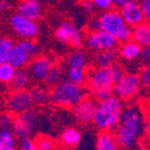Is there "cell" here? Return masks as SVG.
Wrapping results in <instances>:
<instances>
[{"mask_svg": "<svg viewBox=\"0 0 150 150\" xmlns=\"http://www.w3.org/2000/svg\"><path fill=\"white\" fill-rule=\"evenodd\" d=\"M5 1H10V0H5Z\"/></svg>", "mask_w": 150, "mask_h": 150, "instance_id": "cell-43", "label": "cell"}, {"mask_svg": "<svg viewBox=\"0 0 150 150\" xmlns=\"http://www.w3.org/2000/svg\"><path fill=\"white\" fill-rule=\"evenodd\" d=\"M144 127H145V132L150 137V118L145 120V125H144Z\"/></svg>", "mask_w": 150, "mask_h": 150, "instance_id": "cell-40", "label": "cell"}, {"mask_svg": "<svg viewBox=\"0 0 150 150\" xmlns=\"http://www.w3.org/2000/svg\"><path fill=\"white\" fill-rule=\"evenodd\" d=\"M54 36L59 42L69 45L74 48H80L83 44V35L79 28L70 21H62L54 32Z\"/></svg>", "mask_w": 150, "mask_h": 150, "instance_id": "cell-9", "label": "cell"}, {"mask_svg": "<svg viewBox=\"0 0 150 150\" xmlns=\"http://www.w3.org/2000/svg\"><path fill=\"white\" fill-rule=\"evenodd\" d=\"M143 61L145 62V64H150V45L147 47L143 48V54H142Z\"/></svg>", "mask_w": 150, "mask_h": 150, "instance_id": "cell-38", "label": "cell"}, {"mask_svg": "<svg viewBox=\"0 0 150 150\" xmlns=\"http://www.w3.org/2000/svg\"><path fill=\"white\" fill-rule=\"evenodd\" d=\"M107 70H108V73H109L110 77H111V79H112L115 84L117 82H119V81L123 78V76L125 75L124 68H123L120 64H118V63H115V64L110 65L109 67L107 68Z\"/></svg>", "mask_w": 150, "mask_h": 150, "instance_id": "cell-31", "label": "cell"}, {"mask_svg": "<svg viewBox=\"0 0 150 150\" xmlns=\"http://www.w3.org/2000/svg\"><path fill=\"white\" fill-rule=\"evenodd\" d=\"M87 85L88 93L98 102L115 96V83L107 68H91L88 71Z\"/></svg>", "mask_w": 150, "mask_h": 150, "instance_id": "cell-5", "label": "cell"}, {"mask_svg": "<svg viewBox=\"0 0 150 150\" xmlns=\"http://www.w3.org/2000/svg\"><path fill=\"white\" fill-rule=\"evenodd\" d=\"M81 8H82V11L85 14H93V11H95L96 6L93 4V0H82V2H81Z\"/></svg>", "mask_w": 150, "mask_h": 150, "instance_id": "cell-36", "label": "cell"}, {"mask_svg": "<svg viewBox=\"0 0 150 150\" xmlns=\"http://www.w3.org/2000/svg\"><path fill=\"white\" fill-rule=\"evenodd\" d=\"M0 8L2 11L8 10L10 8V1H5V0H1V2H0Z\"/></svg>", "mask_w": 150, "mask_h": 150, "instance_id": "cell-39", "label": "cell"}, {"mask_svg": "<svg viewBox=\"0 0 150 150\" xmlns=\"http://www.w3.org/2000/svg\"><path fill=\"white\" fill-rule=\"evenodd\" d=\"M63 69L61 67L60 65L55 64L53 66V68L50 69V74H48L47 78H46V80H45V83H46V85L50 86V87H54L55 85L59 84L61 82L63 78Z\"/></svg>", "mask_w": 150, "mask_h": 150, "instance_id": "cell-29", "label": "cell"}, {"mask_svg": "<svg viewBox=\"0 0 150 150\" xmlns=\"http://www.w3.org/2000/svg\"><path fill=\"white\" fill-rule=\"evenodd\" d=\"M96 109H97L96 100L93 98L86 97L73 108V112L78 122L84 125H88L90 123H93Z\"/></svg>", "mask_w": 150, "mask_h": 150, "instance_id": "cell-14", "label": "cell"}, {"mask_svg": "<svg viewBox=\"0 0 150 150\" xmlns=\"http://www.w3.org/2000/svg\"><path fill=\"white\" fill-rule=\"evenodd\" d=\"M120 12L127 24L132 28L145 22L144 12L139 0H130L129 2L120 8Z\"/></svg>", "mask_w": 150, "mask_h": 150, "instance_id": "cell-15", "label": "cell"}, {"mask_svg": "<svg viewBox=\"0 0 150 150\" xmlns=\"http://www.w3.org/2000/svg\"><path fill=\"white\" fill-rule=\"evenodd\" d=\"M66 80L77 85L85 86L88 81V73L83 68L68 67L66 70Z\"/></svg>", "mask_w": 150, "mask_h": 150, "instance_id": "cell-24", "label": "cell"}, {"mask_svg": "<svg viewBox=\"0 0 150 150\" xmlns=\"http://www.w3.org/2000/svg\"><path fill=\"white\" fill-rule=\"evenodd\" d=\"M141 3V6L144 12L145 21L150 23V0H139Z\"/></svg>", "mask_w": 150, "mask_h": 150, "instance_id": "cell-37", "label": "cell"}, {"mask_svg": "<svg viewBox=\"0 0 150 150\" xmlns=\"http://www.w3.org/2000/svg\"><path fill=\"white\" fill-rule=\"evenodd\" d=\"M145 119L140 106L130 104L123 108L121 120L115 134L120 147L125 150H132L145 131Z\"/></svg>", "mask_w": 150, "mask_h": 150, "instance_id": "cell-1", "label": "cell"}, {"mask_svg": "<svg viewBox=\"0 0 150 150\" xmlns=\"http://www.w3.org/2000/svg\"><path fill=\"white\" fill-rule=\"evenodd\" d=\"M5 106L8 111L14 115L30 111L34 106L30 91L28 89L11 90L5 100Z\"/></svg>", "mask_w": 150, "mask_h": 150, "instance_id": "cell-10", "label": "cell"}, {"mask_svg": "<svg viewBox=\"0 0 150 150\" xmlns=\"http://www.w3.org/2000/svg\"><path fill=\"white\" fill-rule=\"evenodd\" d=\"M66 64L71 68H83L86 69L88 65V57L84 50L80 48H75L68 54L66 58Z\"/></svg>", "mask_w": 150, "mask_h": 150, "instance_id": "cell-21", "label": "cell"}, {"mask_svg": "<svg viewBox=\"0 0 150 150\" xmlns=\"http://www.w3.org/2000/svg\"><path fill=\"white\" fill-rule=\"evenodd\" d=\"M14 117L15 115H13L10 111H4L2 112L1 117H0V126H1V129H11L13 125V122H14Z\"/></svg>", "mask_w": 150, "mask_h": 150, "instance_id": "cell-33", "label": "cell"}, {"mask_svg": "<svg viewBox=\"0 0 150 150\" xmlns=\"http://www.w3.org/2000/svg\"><path fill=\"white\" fill-rule=\"evenodd\" d=\"M142 54L143 47L132 39L122 43L120 50H119L120 57L127 62H132V61L138 60L139 58L142 57Z\"/></svg>", "mask_w": 150, "mask_h": 150, "instance_id": "cell-17", "label": "cell"}, {"mask_svg": "<svg viewBox=\"0 0 150 150\" xmlns=\"http://www.w3.org/2000/svg\"><path fill=\"white\" fill-rule=\"evenodd\" d=\"M85 43L90 50L101 52V50H115L119 44V41L107 32L99 30H89L86 35Z\"/></svg>", "mask_w": 150, "mask_h": 150, "instance_id": "cell-12", "label": "cell"}, {"mask_svg": "<svg viewBox=\"0 0 150 150\" xmlns=\"http://www.w3.org/2000/svg\"><path fill=\"white\" fill-rule=\"evenodd\" d=\"M17 13L30 20L37 21L42 14V5L39 0H21L17 5Z\"/></svg>", "mask_w": 150, "mask_h": 150, "instance_id": "cell-16", "label": "cell"}, {"mask_svg": "<svg viewBox=\"0 0 150 150\" xmlns=\"http://www.w3.org/2000/svg\"><path fill=\"white\" fill-rule=\"evenodd\" d=\"M17 68L13 66L10 62L0 63V81L3 84H10L15 76Z\"/></svg>", "mask_w": 150, "mask_h": 150, "instance_id": "cell-28", "label": "cell"}, {"mask_svg": "<svg viewBox=\"0 0 150 150\" xmlns=\"http://www.w3.org/2000/svg\"><path fill=\"white\" fill-rule=\"evenodd\" d=\"M32 79L28 70L26 68H18L13 80L8 84L11 90H22L26 89L30 84V80Z\"/></svg>", "mask_w": 150, "mask_h": 150, "instance_id": "cell-23", "label": "cell"}, {"mask_svg": "<svg viewBox=\"0 0 150 150\" xmlns=\"http://www.w3.org/2000/svg\"><path fill=\"white\" fill-rule=\"evenodd\" d=\"M40 118L36 111H26L14 117L12 131L18 139L30 138L39 127Z\"/></svg>", "mask_w": 150, "mask_h": 150, "instance_id": "cell-7", "label": "cell"}, {"mask_svg": "<svg viewBox=\"0 0 150 150\" xmlns=\"http://www.w3.org/2000/svg\"><path fill=\"white\" fill-rule=\"evenodd\" d=\"M148 112H149V115H150V106L148 107Z\"/></svg>", "mask_w": 150, "mask_h": 150, "instance_id": "cell-41", "label": "cell"}, {"mask_svg": "<svg viewBox=\"0 0 150 150\" xmlns=\"http://www.w3.org/2000/svg\"><path fill=\"white\" fill-rule=\"evenodd\" d=\"M12 129H1L0 131V150H18V142Z\"/></svg>", "mask_w": 150, "mask_h": 150, "instance_id": "cell-25", "label": "cell"}, {"mask_svg": "<svg viewBox=\"0 0 150 150\" xmlns=\"http://www.w3.org/2000/svg\"><path fill=\"white\" fill-rule=\"evenodd\" d=\"M143 150H150V148H145V149H143Z\"/></svg>", "mask_w": 150, "mask_h": 150, "instance_id": "cell-42", "label": "cell"}, {"mask_svg": "<svg viewBox=\"0 0 150 150\" xmlns=\"http://www.w3.org/2000/svg\"><path fill=\"white\" fill-rule=\"evenodd\" d=\"M120 144L112 131H100L96 140V150H120Z\"/></svg>", "mask_w": 150, "mask_h": 150, "instance_id": "cell-19", "label": "cell"}, {"mask_svg": "<svg viewBox=\"0 0 150 150\" xmlns=\"http://www.w3.org/2000/svg\"><path fill=\"white\" fill-rule=\"evenodd\" d=\"M132 40L142 46L143 48L150 45V23L143 22L132 28Z\"/></svg>", "mask_w": 150, "mask_h": 150, "instance_id": "cell-22", "label": "cell"}, {"mask_svg": "<svg viewBox=\"0 0 150 150\" xmlns=\"http://www.w3.org/2000/svg\"><path fill=\"white\" fill-rule=\"evenodd\" d=\"M139 76L143 85L150 87V64H146L145 66H143L139 73Z\"/></svg>", "mask_w": 150, "mask_h": 150, "instance_id": "cell-34", "label": "cell"}, {"mask_svg": "<svg viewBox=\"0 0 150 150\" xmlns=\"http://www.w3.org/2000/svg\"><path fill=\"white\" fill-rule=\"evenodd\" d=\"M18 150H40L38 147L36 140L30 138L19 139L18 141Z\"/></svg>", "mask_w": 150, "mask_h": 150, "instance_id": "cell-32", "label": "cell"}, {"mask_svg": "<svg viewBox=\"0 0 150 150\" xmlns=\"http://www.w3.org/2000/svg\"><path fill=\"white\" fill-rule=\"evenodd\" d=\"M55 65L53 58L50 56L42 55L37 57L30 63L28 70L30 75V78L36 82H45L50 69Z\"/></svg>", "mask_w": 150, "mask_h": 150, "instance_id": "cell-13", "label": "cell"}, {"mask_svg": "<svg viewBox=\"0 0 150 150\" xmlns=\"http://www.w3.org/2000/svg\"><path fill=\"white\" fill-rule=\"evenodd\" d=\"M141 84L142 82L139 75L132 73L125 74L122 79L115 84L113 95L121 100H130L138 95Z\"/></svg>", "mask_w": 150, "mask_h": 150, "instance_id": "cell-11", "label": "cell"}, {"mask_svg": "<svg viewBox=\"0 0 150 150\" xmlns=\"http://www.w3.org/2000/svg\"><path fill=\"white\" fill-rule=\"evenodd\" d=\"M36 142L38 144V147L40 150H55L56 143L54 142L47 135H39L36 139Z\"/></svg>", "mask_w": 150, "mask_h": 150, "instance_id": "cell-30", "label": "cell"}, {"mask_svg": "<svg viewBox=\"0 0 150 150\" xmlns=\"http://www.w3.org/2000/svg\"><path fill=\"white\" fill-rule=\"evenodd\" d=\"M38 45L32 39H20L15 43L8 62L16 68H25L38 55Z\"/></svg>", "mask_w": 150, "mask_h": 150, "instance_id": "cell-6", "label": "cell"}, {"mask_svg": "<svg viewBox=\"0 0 150 150\" xmlns=\"http://www.w3.org/2000/svg\"><path fill=\"white\" fill-rule=\"evenodd\" d=\"M82 140V133L78 128L68 127L65 128L60 135V141L64 147L73 149L79 146Z\"/></svg>", "mask_w": 150, "mask_h": 150, "instance_id": "cell-20", "label": "cell"}, {"mask_svg": "<svg viewBox=\"0 0 150 150\" xmlns=\"http://www.w3.org/2000/svg\"><path fill=\"white\" fill-rule=\"evenodd\" d=\"M88 90L84 86L77 85L67 80L61 81L50 89V101L55 105L74 108L87 97Z\"/></svg>", "mask_w": 150, "mask_h": 150, "instance_id": "cell-4", "label": "cell"}, {"mask_svg": "<svg viewBox=\"0 0 150 150\" xmlns=\"http://www.w3.org/2000/svg\"><path fill=\"white\" fill-rule=\"evenodd\" d=\"M96 8L101 12H106V11L111 10L113 5V0H93Z\"/></svg>", "mask_w": 150, "mask_h": 150, "instance_id": "cell-35", "label": "cell"}, {"mask_svg": "<svg viewBox=\"0 0 150 150\" xmlns=\"http://www.w3.org/2000/svg\"><path fill=\"white\" fill-rule=\"evenodd\" d=\"M15 41L10 37H2L0 40V63L8 62V57L13 47L15 46Z\"/></svg>", "mask_w": 150, "mask_h": 150, "instance_id": "cell-27", "label": "cell"}, {"mask_svg": "<svg viewBox=\"0 0 150 150\" xmlns=\"http://www.w3.org/2000/svg\"><path fill=\"white\" fill-rule=\"evenodd\" d=\"M10 28L13 33L20 39H32L34 40L38 35L39 28L36 21L30 20L28 18L20 15V14H13L10 17Z\"/></svg>", "mask_w": 150, "mask_h": 150, "instance_id": "cell-8", "label": "cell"}, {"mask_svg": "<svg viewBox=\"0 0 150 150\" xmlns=\"http://www.w3.org/2000/svg\"><path fill=\"white\" fill-rule=\"evenodd\" d=\"M30 91L33 102H34V105H44V104H46L50 100V91H48L45 87L34 86Z\"/></svg>", "mask_w": 150, "mask_h": 150, "instance_id": "cell-26", "label": "cell"}, {"mask_svg": "<svg viewBox=\"0 0 150 150\" xmlns=\"http://www.w3.org/2000/svg\"><path fill=\"white\" fill-rule=\"evenodd\" d=\"M119 53L115 50L96 52L91 60V64L95 68H108L115 63Z\"/></svg>", "mask_w": 150, "mask_h": 150, "instance_id": "cell-18", "label": "cell"}, {"mask_svg": "<svg viewBox=\"0 0 150 150\" xmlns=\"http://www.w3.org/2000/svg\"><path fill=\"white\" fill-rule=\"evenodd\" d=\"M123 108L122 100L115 96L98 102L93 125L100 131L115 132L120 123Z\"/></svg>", "mask_w": 150, "mask_h": 150, "instance_id": "cell-3", "label": "cell"}, {"mask_svg": "<svg viewBox=\"0 0 150 150\" xmlns=\"http://www.w3.org/2000/svg\"><path fill=\"white\" fill-rule=\"evenodd\" d=\"M90 30H105L121 43L132 39V28L127 24L120 10H109L89 21Z\"/></svg>", "mask_w": 150, "mask_h": 150, "instance_id": "cell-2", "label": "cell"}]
</instances>
